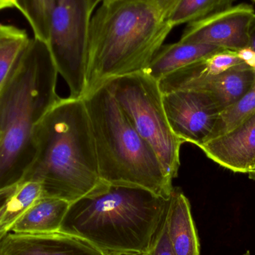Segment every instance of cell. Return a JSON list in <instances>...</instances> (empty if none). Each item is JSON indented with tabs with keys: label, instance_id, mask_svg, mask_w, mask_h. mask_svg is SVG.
I'll return each instance as SVG.
<instances>
[{
	"label": "cell",
	"instance_id": "ffe728a7",
	"mask_svg": "<svg viewBox=\"0 0 255 255\" xmlns=\"http://www.w3.org/2000/svg\"><path fill=\"white\" fill-rule=\"evenodd\" d=\"M55 4L56 0H15V7L29 22L34 37L46 44Z\"/></svg>",
	"mask_w": 255,
	"mask_h": 255
},
{
	"label": "cell",
	"instance_id": "d4e9b609",
	"mask_svg": "<svg viewBox=\"0 0 255 255\" xmlns=\"http://www.w3.org/2000/svg\"><path fill=\"white\" fill-rule=\"evenodd\" d=\"M16 187V185L11 187V188L0 191V208L3 206V205L5 203L6 201L11 196L12 193L14 192ZM6 235H7V234L0 233V244H1V241H2L3 238H4V237Z\"/></svg>",
	"mask_w": 255,
	"mask_h": 255
},
{
	"label": "cell",
	"instance_id": "484cf974",
	"mask_svg": "<svg viewBox=\"0 0 255 255\" xmlns=\"http://www.w3.org/2000/svg\"><path fill=\"white\" fill-rule=\"evenodd\" d=\"M249 48L255 52V16L252 22L249 33Z\"/></svg>",
	"mask_w": 255,
	"mask_h": 255
},
{
	"label": "cell",
	"instance_id": "4316f807",
	"mask_svg": "<svg viewBox=\"0 0 255 255\" xmlns=\"http://www.w3.org/2000/svg\"><path fill=\"white\" fill-rule=\"evenodd\" d=\"M15 7V0H0V10Z\"/></svg>",
	"mask_w": 255,
	"mask_h": 255
},
{
	"label": "cell",
	"instance_id": "8fae6325",
	"mask_svg": "<svg viewBox=\"0 0 255 255\" xmlns=\"http://www.w3.org/2000/svg\"><path fill=\"white\" fill-rule=\"evenodd\" d=\"M0 255H109L83 238L67 234L7 233L0 244Z\"/></svg>",
	"mask_w": 255,
	"mask_h": 255
},
{
	"label": "cell",
	"instance_id": "f1b7e54d",
	"mask_svg": "<svg viewBox=\"0 0 255 255\" xmlns=\"http://www.w3.org/2000/svg\"><path fill=\"white\" fill-rule=\"evenodd\" d=\"M244 255H251V253H250V251H247Z\"/></svg>",
	"mask_w": 255,
	"mask_h": 255
},
{
	"label": "cell",
	"instance_id": "30bf717a",
	"mask_svg": "<svg viewBox=\"0 0 255 255\" xmlns=\"http://www.w3.org/2000/svg\"><path fill=\"white\" fill-rule=\"evenodd\" d=\"M208 158L234 172L255 170V112L224 134L199 146Z\"/></svg>",
	"mask_w": 255,
	"mask_h": 255
},
{
	"label": "cell",
	"instance_id": "52a82bcc",
	"mask_svg": "<svg viewBox=\"0 0 255 255\" xmlns=\"http://www.w3.org/2000/svg\"><path fill=\"white\" fill-rule=\"evenodd\" d=\"M102 0H56L47 46L58 70L70 89V97L86 94L90 28L94 11Z\"/></svg>",
	"mask_w": 255,
	"mask_h": 255
},
{
	"label": "cell",
	"instance_id": "277c9868",
	"mask_svg": "<svg viewBox=\"0 0 255 255\" xmlns=\"http://www.w3.org/2000/svg\"><path fill=\"white\" fill-rule=\"evenodd\" d=\"M172 28L152 4L103 0L91 19L85 96L114 78L145 72Z\"/></svg>",
	"mask_w": 255,
	"mask_h": 255
},
{
	"label": "cell",
	"instance_id": "603a6c76",
	"mask_svg": "<svg viewBox=\"0 0 255 255\" xmlns=\"http://www.w3.org/2000/svg\"><path fill=\"white\" fill-rule=\"evenodd\" d=\"M133 1H143L155 6L168 19L169 15L181 0H133Z\"/></svg>",
	"mask_w": 255,
	"mask_h": 255
},
{
	"label": "cell",
	"instance_id": "7c38bea8",
	"mask_svg": "<svg viewBox=\"0 0 255 255\" xmlns=\"http://www.w3.org/2000/svg\"><path fill=\"white\" fill-rule=\"evenodd\" d=\"M243 64L246 63L240 58L238 52L224 49L167 75L159 81V88L162 94L178 90L194 89L207 79Z\"/></svg>",
	"mask_w": 255,
	"mask_h": 255
},
{
	"label": "cell",
	"instance_id": "4fadbf2b",
	"mask_svg": "<svg viewBox=\"0 0 255 255\" xmlns=\"http://www.w3.org/2000/svg\"><path fill=\"white\" fill-rule=\"evenodd\" d=\"M166 224L175 255H200V241L190 201L180 189L174 188L171 194Z\"/></svg>",
	"mask_w": 255,
	"mask_h": 255
},
{
	"label": "cell",
	"instance_id": "2e32d148",
	"mask_svg": "<svg viewBox=\"0 0 255 255\" xmlns=\"http://www.w3.org/2000/svg\"><path fill=\"white\" fill-rule=\"evenodd\" d=\"M70 203L57 198L42 197L15 223L10 232L44 235L59 232Z\"/></svg>",
	"mask_w": 255,
	"mask_h": 255
},
{
	"label": "cell",
	"instance_id": "6da1fadb",
	"mask_svg": "<svg viewBox=\"0 0 255 255\" xmlns=\"http://www.w3.org/2000/svg\"><path fill=\"white\" fill-rule=\"evenodd\" d=\"M47 44L30 38L0 91V191L23 179L36 154V129L60 100Z\"/></svg>",
	"mask_w": 255,
	"mask_h": 255
},
{
	"label": "cell",
	"instance_id": "44dd1931",
	"mask_svg": "<svg viewBox=\"0 0 255 255\" xmlns=\"http://www.w3.org/2000/svg\"><path fill=\"white\" fill-rule=\"evenodd\" d=\"M255 112V76L253 86L249 90L248 92L238 103L225 109L220 113L218 121L210 139L224 134L226 132L232 130Z\"/></svg>",
	"mask_w": 255,
	"mask_h": 255
},
{
	"label": "cell",
	"instance_id": "9c48e42d",
	"mask_svg": "<svg viewBox=\"0 0 255 255\" xmlns=\"http://www.w3.org/2000/svg\"><path fill=\"white\" fill-rule=\"evenodd\" d=\"M255 16L254 7L241 3L187 23L179 40L238 52L248 47L249 33Z\"/></svg>",
	"mask_w": 255,
	"mask_h": 255
},
{
	"label": "cell",
	"instance_id": "1f68e13d",
	"mask_svg": "<svg viewBox=\"0 0 255 255\" xmlns=\"http://www.w3.org/2000/svg\"></svg>",
	"mask_w": 255,
	"mask_h": 255
},
{
	"label": "cell",
	"instance_id": "f546056e",
	"mask_svg": "<svg viewBox=\"0 0 255 255\" xmlns=\"http://www.w3.org/2000/svg\"><path fill=\"white\" fill-rule=\"evenodd\" d=\"M148 255L147 253H145V254H139V255Z\"/></svg>",
	"mask_w": 255,
	"mask_h": 255
},
{
	"label": "cell",
	"instance_id": "5bb4252c",
	"mask_svg": "<svg viewBox=\"0 0 255 255\" xmlns=\"http://www.w3.org/2000/svg\"><path fill=\"white\" fill-rule=\"evenodd\" d=\"M222 50L224 49L212 45L184 43L180 40L163 45L144 73L159 82L167 75Z\"/></svg>",
	"mask_w": 255,
	"mask_h": 255
},
{
	"label": "cell",
	"instance_id": "ba28073f",
	"mask_svg": "<svg viewBox=\"0 0 255 255\" xmlns=\"http://www.w3.org/2000/svg\"><path fill=\"white\" fill-rule=\"evenodd\" d=\"M162 94L168 122L183 143L199 147L209 140L222 112L211 94L194 89Z\"/></svg>",
	"mask_w": 255,
	"mask_h": 255
},
{
	"label": "cell",
	"instance_id": "3957f363",
	"mask_svg": "<svg viewBox=\"0 0 255 255\" xmlns=\"http://www.w3.org/2000/svg\"><path fill=\"white\" fill-rule=\"evenodd\" d=\"M169 199L141 187L106 184L70 204L58 232L83 238L109 255L145 254Z\"/></svg>",
	"mask_w": 255,
	"mask_h": 255
},
{
	"label": "cell",
	"instance_id": "8992f818",
	"mask_svg": "<svg viewBox=\"0 0 255 255\" xmlns=\"http://www.w3.org/2000/svg\"><path fill=\"white\" fill-rule=\"evenodd\" d=\"M104 85L132 127L152 148L166 175L172 180L176 178L183 142L168 122L158 82L142 72L114 78Z\"/></svg>",
	"mask_w": 255,
	"mask_h": 255
},
{
	"label": "cell",
	"instance_id": "7402d4cb",
	"mask_svg": "<svg viewBox=\"0 0 255 255\" xmlns=\"http://www.w3.org/2000/svg\"><path fill=\"white\" fill-rule=\"evenodd\" d=\"M147 254L148 255H176L172 249L169 236H168L166 217Z\"/></svg>",
	"mask_w": 255,
	"mask_h": 255
},
{
	"label": "cell",
	"instance_id": "ac0fdd59",
	"mask_svg": "<svg viewBox=\"0 0 255 255\" xmlns=\"http://www.w3.org/2000/svg\"><path fill=\"white\" fill-rule=\"evenodd\" d=\"M29 40L25 30L0 24V91Z\"/></svg>",
	"mask_w": 255,
	"mask_h": 255
},
{
	"label": "cell",
	"instance_id": "e0dca14e",
	"mask_svg": "<svg viewBox=\"0 0 255 255\" xmlns=\"http://www.w3.org/2000/svg\"><path fill=\"white\" fill-rule=\"evenodd\" d=\"M43 197L41 184L37 181H22L16 185L14 192L0 208V233L10 232L15 223Z\"/></svg>",
	"mask_w": 255,
	"mask_h": 255
},
{
	"label": "cell",
	"instance_id": "83f0119b",
	"mask_svg": "<svg viewBox=\"0 0 255 255\" xmlns=\"http://www.w3.org/2000/svg\"><path fill=\"white\" fill-rule=\"evenodd\" d=\"M250 178L251 179L255 180V171H253V172H250Z\"/></svg>",
	"mask_w": 255,
	"mask_h": 255
},
{
	"label": "cell",
	"instance_id": "5b68a950",
	"mask_svg": "<svg viewBox=\"0 0 255 255\" xmlns=\"http://www.w3.org/2000/svg\"><path fill=\"white\" fill-rule=\"evenodd\" d=\"M95 141L102 180L133 186L169 199L172 180L146 141L132 127L106 85L83 98Z\"/></svg>",
	"mask_w": 255,
	"mask_h": 255
},
{
	"label": "cell",
	"instance_id": "4dcf8cb0",
	"mask_svg": "<svg viewBox=\"0 0 255 255\" xmlns=\"http://www.w3.org/2000/svg\"><path fill=\"white\" fill-rule=\"evenodd\" d=\"M253 1H255V0H253Z\"/></svg>",
	"mask_w": 255,
	"mask_h": 255
},
{
	"label": "cell",
	"instance_id": "9a60e30c",
	"mask_svg": "<svg viewBox=\"0 0 255 255\" xmlns=\"http://www.w3.org/2000/svg\"><path fill=\"white\" fill-rule=\"evenodd\" d=\"M255 69L241 64L222 74L207 79L194 90L211 94L221 112L238 103L253 86Z\"/></svg>",
	"mask_w": 255,
	"mask_h": 255
},
{
	"label": "cell",
	"instance_id": "cb8c5ba5",
	"mask_svg": "<svg viewBox=\"0 0 255 255\" xmlns=\"http://www.w3.org/2000/svg\"><path fill=\"white\" fill-rule=\"evenodd\" d=\"M237 52L244 63H246L252 68L255 69V52L254 51L252 50L250 48L247 47L238 51Z\"/></svg>",
	"mask_w": 255,
	"mask_h": 255
},
{
	"label": "cell",
	"instance_id": "7a4b0ae2",
	"mask_svg": "<svg viewBox=\"0 0 255 255\" xmlns=\"http://www.w3.org/2000/svg\"><path fill=\"white\" fill-rule=\"evenodd\" d=\"M41 184L43 197L73 203L105 183L83 99H60L36 129V154L22 181Z\"/></svg>",
	"mask_w": 255,
	"mask_h": 255
},
{
	"label": "cell",
	"instance_id": "d6986e66",
	"mask_svg": "<svg viewBox=\"0 0 255 255\" xmlns=\"http://www.w3.org/2000/svg\"><path fill=\"white\" fill-rule=\"evenodd\" d=\"M235 0H181L168 17L172 27L203 19L234 6Z\"/></svg>",
	"mask_w": 255,
	"mask_h": 255
}]
</instances>
